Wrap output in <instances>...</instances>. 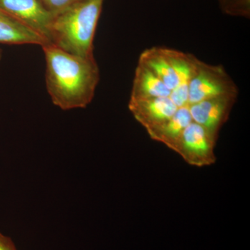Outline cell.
Instances as JSON below:
<instances>
[{"mask_svg":"<svg viewBox=\"0 0 250 250\" xmlns=\"http://www.w3.org/2000/svg\"><path fill=\"white\" fill-rule=\"evenodd\" d=\"M238 95H225L188 105L192 121L201 125L215 141L226 123Z\"/></svg>","mask_w":250,"mask_h":250,"instance_id":"5","label":"cell"},{"mask_svg":"<svg viewBox=\"0 0 250 250\" xmlns=\"http://www.w3.org/2000/svg\"><path fill=\"white\" fill-rule=\"evenodd\" d=\"M169 98L177 108L188 106V85H178L171 90Z\"/></svg>","mask_w":250,"mask_h":250,"instance_id":"14","label":"cell"},{"mask_svg":"<svg viewBox=\"0 0 250 250\" xmlns=\"http://www.w3.org/2000/svg\"><path fill=\"white\" fill-rule=\"evenodd\" d=\"M129 108L147 132L169 121L178 109L169 97L130 100Z\"/></svg>","mask_w":250,"mask_h":250,"instance_id":"7","label":"cell"},{"mask_svg":"<svg viewBox=\"0 0 250 250\" xmlns=\"http://www.w3.org/2000/svg\"><path fill=\"white\" fill-rule=\"evenodd\" d=\"M161 49L173 69L179 81V85H188L196 72L200 60L191 54L184 53L167 47H161Z\"/></svg>","mask_w":250,"mask_h":250,"instance_id":"12","label":"cell"},{"mask_svg":"<svg viewBox=\"0 0 250 250\" xmlns=\"http://www.w3.org/2000/svg\"><path fill=\"white\" fill-rule=\"evenodd\" d=\"M192 122L188 106H183L178 108L169 121L147 133L151 139L174 150L181 135Z\"/></svg>","mask_w":250,"mask_h":250,"instance_id":"10","label":"cell"},{"mask_svg":"<svg viewBox=\"0 0 250 250\" xmlns=\"http://www.w3.org/2000/svg\"><path fill=\"white\" fill-rule=\"evenodd\" d=\"M236 83L222 65L200 61L188 83V105L225 95H238Z\"/></svg>","mask_w":250,"mask_h":250,"instance_id":"3","label":"cell"},{"mask_svg":"<svg viewBox=\"0 0 250 250\" xmlns=\"http://www.w3.org/2000/svg\"><path fill=\"white\" fill-rule=\"evenodd\" d=\"M1 59H2V51L0 49V62H1Z\"/></svg>","mask_w":250,"mask_h":250,"instance_id":"17","label":"cell"},{"mask_svg":"<svg viewBox=\"0 0 250 250\" xmlns=\"http://www.w3.org/2000/svg\"><path fill=\"white\" fill-rule=\"evenodd\" d=\"M221 9L230 16L249 18L250 0H218Z\"/></svg>","mask_w":250,"mask_h":250,"instance_id":"13","label":"cell"},{"mask_svg":"<svg viewBox=\"0 0 250 250\" xmlns=\"http://www.w3.org/2000/svg\"><path fill=\"white\" fill-rule=\"evenodd\" d=\"M171 90L162 81L142 64H138L135 71L130 100H138L155 98H168Z\"/></svg>","mask_w":250,"mask_h":250,"instance_id":"9","label":"cell"},{"mask_svg":"<svg viewBox=\"0 0 250 250\" xmlns=\"http://www.w3.org/2000/svg\"><path fill=\"white\" fill-rule=\"evenodd\" d=\"M139 63L147 67L170 90L179 85V81L160 47L145 50L140 56Z\"/></svg>","mask_w":250,"mask_h":250,"instance_id":"11","label":"cell"},{"mask_svg":"<svg viewBox=\"0 0 250 250\" xmlns=\"http://www.w3.org/2000/svg\"><path fill=\"white\" fill-rule=\"evenodd\" d=\"M0 250H17L9 237L0 233Z\"/></svg>","mask_w":250,"mask_h":250,"instance_id":"16","label":"cell"},{"mask_svg":"<svg viewBox=\"0 0 250 250\" xmlns=\"http://www.w3.org/2000/svg\"><path fill=\"white\" fill-rule=\"evenodd\" d=\"M104 0H80L54 15L49 42L83 58H94L93 41Z\"/></svg>","mask_w":250,"mask_h":250,"instance_id":"2","label":"cell"},{"mask_svg":"<svg viewBox=\"0 0 250 250\" xmlns=\"http://www.w3.org/2000/svg\"><path fill=\"white\" fill-rule=\"evenodd\" d=\"M45 59V83L54 105L64 111L86 107L100 81L95 58L68 53L48 42L41 46Z\"/></svg>","mask_w":250,"mask_h":250,"instance_id":"1","label":"cell"},{"mask_svg":"<svg viewBox=\"0 0 250 250\" xmlns=\"http://www.w3.org/2000/svg\"><path fill=\"white\" fill-rule=\"evenodd\" d=\"M40 1L45 6L46 9L54 16L80 0H40Z\"/></svg>","mask_w":250,"mask_h":250,"instance_id":"15","label":"cell"},{"mask_svg":"<svg viewBox=\"0 0 250 250\" xmlns=\"http://www.w3.org/2000/svg\"><path fill=\"white\" fill-rule=\"evenodd\" d=\"M43 36L14 18L0 11V43L6 45H37L48 43Z\"/></svg>","mask_w":250,"mask_h":250,"instance_id":"8","label":"cell"},{"mask_svg":"<svg viewBox=\"0 0 250 250\" xmlns=\"http://www.w3.org/2000/svg\"><path fill=\"white\" fill-rule=\"evenodd\" d=\"M216 142L203 126L192 121L184 129L173 151L189 165L205 167L216 161Z\"/></svg>","mask_w":250,"mask_h":250,"instance_id":"4","label":"cell"},{"mask_svg":"<svg viewBox=\"0 0 250 250\" xmlns=\"http://www.w3.org/2000/svg\"><path fill=\"white\" fill-rule=\"evenodd\" d=\"M0 11L39 33L49 42L54 16L40 0H0Z\"/></svg>","mask_w":250,"mask_h":250,"instance_id":"6","label":"cell"}]
</instances>
